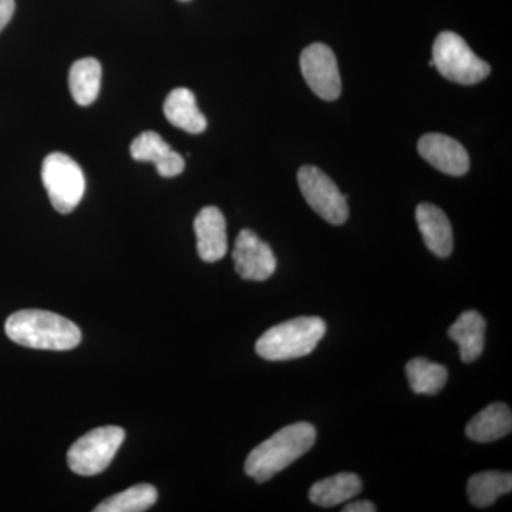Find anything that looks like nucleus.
Instances as JSON below:
<instances>
[{"instance_id": "1", "label": "nucleus", "mask_w": 512, "mask_h": 512, "mask_svg": "<svg viewBox=\"0 0 512 512\" xmlns=\"http://www.w3.org/2000/svg\"><path fill=\"white\" fill-rule=\"evenodd\" d=\"M315 441L316 430L311 423L301 421L286 426L249 453L245 473L258 483H265L308 453Z\"/></svg>"}, {"instance_id": "2", "label": "nucleus", "mask_w": 512, "mask_h": 512, "mask_svg": "<svg viewBox=\"0 0 512 512\" xmlns=\"http://www.w3.org/2000/svg\"><path fill=\"white\" fill-rule=\"evenodd\" d=\"M6 335L25 348L39 350H70L82 342V332L72 320L57 313L26 309L10 315Z\"/></svg>"}, {"instance_id": "3", "label": "nucleus", "mask_w": 512, "mask_h": 512, "mask_svg": "<svg viewBox=\"0 0 512 512\" xmlns=\"http://www.w3.org/2000/svg\"><path fill=\"white\" fill-rule=\"evenodd\" d=\"M325 333V320L318 316H301L266 330L256 342L255 350L262 359L271 362L299 359L311 355Z\"/></svg>"}, {"instance_id": "4", "label": "nucleus", "mask_w": 512, "mask_h": 512, "mask_svg": "<svg viewBox=\"0 0 512 512\" xmlns=\"http://www.w3.org/2000/svg\"><path fill=\"white\" fill-rule=\"evenodd\" d=\"M433 64L450 82L471 86L487 79L491 69L457 33L443 32L433 46Z\"/></svg>"}, {"instance_id": "5", "label": "nucleus", "mask_w": 512, "mask_h": 512, "mask_svg": "<svg viewBox=\"0 0 512 512\" xmlns=\"http://www.w3.org/2000/svg\"><path fill=\"white\" fill-rule=\"evenodd\" d=\"M42 180L53 208L60 214L76 210L86 191L80 165L63 153L49 154L43 161Z\"/></svg>"}, {"instance_id": "6", "label": "nucleus", "mask_w": 512, "mask_h": 512, "mask_svg": "<svg viewBox=\"0 0 512 512\" xmlns=\"http://www.w3.org/2000/svg\"><path fill=\"white\" fill-rule=\"evenodd\" d=\"M121 427H99L80 437L67 453V464L79 476H96L110 466L123 444Z\"/></svg>"}, {"instance_id": "7", "label": "nucleus", "mask_w": 512, "mask_h": 512, "mask_svg": "<svg viewBox=\"0 0 512 512\" xmlns=\"http://www.w3.org/2000/svg\"><path fill=\"white\" fill-rule=\"evenodd\" d=\"M298 183L309 207L323 220L332 225H342L348 221V200L322 170L305 165L299 170Z\"/></svg>"}, {"instance_id": "8", "label": "nucleus", "mask_w": 512, "mask_h": 512, "mask_svg": "<svg viewBox=\"0 0 512 512\" xmlns=\"http://www.w3.org/2000/svg\"><path fill=\"white\" fill-rule=\"evenodd\" d=\"M301 70L306 83L320 99L333 101L342 92L338 60L322 43L306 47L301 55Z\"/></svg>"}, {"instance_id": "9", "label": "nucleus", "mask_w": 512, "mask_h": 512, "mask_svg": "<svg viewBox=\"0 0 512 512\" xmlns=\"http://www.w3.org/2000/svg\"><path fill=\"white\" fill-rule=\"evenodd\" d=\"M232 259L238 275L247 281H266L276 271L274 251L249 229H242L239 232L232 251Z\"/></svg>"}, {"instance_id": "10", "label": "nucleus", "mask_w": 512, "mask_h": 512, "mask_svg": "<svg viewBox=\"0 0 512 512\" xmlns=\"http://www.w3.org/2000/svg\"><path fill=\"white\" fill-rule=\"evenodd\" d=\"M420 156L441 173L461 177L470 168V157L466 148L454 138L444 134L430 133L419 140Z\"/></svg>"}, {"instance_id": "11", "label": "nucleus", "mask_w": 512, "mask_h": 512, "mask_svg": "<svg viewBox=\"0 0 512 512\" xmlns=\"http://www.w3.org/2000/svg\"><path fill=\"white\" fill-rule=\"evenodd\" d=\"M198 255L204 262H217L228 251L227 222L217 207L202 208L194 221Z\"/></svg>"}, {"instance_id": "12", "label": "nucleus", "mask_w": 512, "mask_h": 512, "mask_svg": "<svg viewBox=\"0 0 512 512\" xmlns=\"http://www.w3.org/2000/svg\"><path fill=\"white\" fill-rule=\"evenodd\" d=\"M130 153L136 161L156 165L161 177H177L183 173L185 168L184 158L168 146L164 138L154 131L141 133L131 144Z\"/></svg>"}, {"instance_id": "13", "label": "nucleus", "mask_w": 512, "mask_h": 512, "mask_svg": "<svg viewBox=\"0 0 512 512\" xmlns=\"http://www.w3.org/2000/svg\"><path fill=\"white\" fill-rule=\"evenodd\" d=\"M416 220L426 247L439 258L450 256L454 247L453 228L443 210L423 202L417 207Z\"/></svg>"}, {"instance_id": "14", "label": "nucleus", "mask_w": 512, "mask_h": 512, "mask_svg": "<svg viewBox=\"0 0 512 512\" xmlns=\"http://www.w3.org/2000/svg\"><path fill=\"white\" fill-rule=\"evenodd\" d=\"M448 336L460 348L464 363L476 362L484 352L485 320L477 311L463 312L448 329Z\"/></svg>"}, {"instance_id": "15", "label": "nucleus", "mask_w": 512, "mask_h": 512, "mask_svg": "<svg viewBox=\"0 0 512 512\" xmlns=\"http://www.w3.org/2000/svg\"><path fill=\"white\" fill-rule=\"evenodd\" d=\"M512 430L510 407L504 403H493L476 414L467 424V437L477 443H493L508 436Z\"/></svg>"}, {"instance_id": "16", "label": "nucleus", "mask_w": 512, "mask_h": 512, "mask_svg": "<svg viewBox=\"0 0 512 512\" xmlns=\"http://www.w3.org/2000/svg\"><path fill=\"white\" fill-rule=\"evenodd\" d=\"M164 114L173 126L190 134L204 133L207 128V119L198 109L194 94L184 87H178L168 94Z\"/></svg>"}, {"instance_id": "17", "label": "nucleus", "mask_w": 512, "mask_h": 512, "mask_svg": "<svg viewBox=\"0 0 512 512\" xmlns=\"http://www.w3.org/2000/svg\"><path fill=\"white\" fill-rule=\"evenodd\" d=\"M362 481L353 473H340L312 485L309 500L319 507H336L362 493Z\"/></svg>"}, {"instance_id": "18", "label": "nucleus", "mask_w": 512, "mask_h": 512, "mask_svg": "<svg viewBox=\"0 0 512 512\" xmlns=\"http://www.w3.org/2000/svg\"><path fill=\"white\" fill-rule=\"evenodd\" d=\"M101 64L93 57L77 60L70 69L69 87L79 106H90L99 97Z\"/></svg>"}, {"instance_id": "19", "label": "nucleus", "mask_w": 512, "mask_h": 512, "mask_svg": "<svg viewBox=\"0 0 512 512\" xmlns=\"http://www.w3.org/2000/svg\"><path fill=\"white\" fill-rule=\"evenodd\" d=\"M512 491V476L500 471H484L468 480V500L474 507L485 508L493 505L501 495Z\"/></svg>"}, {"instance_id": "20", "label": "nucleus", "mask_w": 512, "mask_h": 512, "mask_svg": "<svg viewBox=\"0 0 512 512\" xmlns=\"http://www.w3.org/2000/svg\"><path fill=\"white\" fill-rule=\"evenodd\" d=\"M406 375L414 393L430 396L441 392L448 379L446 367L423 357H414L407 363Z\"/></svg>"}, {"instance_id": "21", "label": "nucleus", "mask_w": 512, "mask_h": 512, "mask_svg": "<svg viewBox=\"0 0 512 512\" xmlns=\"http://www.w3.org/2000/svg\"><path fill=\"white\" fill-rule=\"evenodd\" d=\"M158 493L150 484H137L111 495L94 508L96 512H143L156 504Z\"/></svg>"}, {"instance_id": "22", "label": "nucleus", "mask_w": 512, "mask_h": 512, "mask_svg": "<svg viewBox=\"0 0 512 512\" xmlns=\"http://www.w3.org/2000/svg\"><path fill=\"white\" fill-rule=\"evenodd\" d=\"M15 8V0H0V32L8 26Z\"/></svg>"}, {"instance_id": "23", "label": "nucleus", "mask_w": 512, "mask_h": 512, "mask_svg": "<svg viewBox=\"0 0 512 512\" xmlns=\"http://www.w3.org/2000/svg\"><path fill=\"white\" fill-rule=\"evenodd\" d=\"M343 512H375L376 507L370 501H355V503H349L342 510Z\"/></svg>"}]
</instances>
